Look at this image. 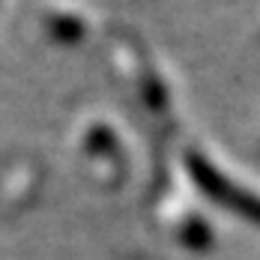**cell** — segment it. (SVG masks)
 Segmentation results:
<instances>
[{"mask_svg":"<svg viewBox=\"0 0 260 260\" xmlns=\"http://www.w3.org/2000/svg\"><path fill=\"white\" fill-rule=\"evenodd\" d=\"M185 161H188V171H191L194 182L207 191L215 204H221V207H228L231 212L242 215L245 221L260 224V194L242 188V185L234 182V180H228L209 158L198 156V153H188Z\"/></svg>","mask_w":260,"mask_h":260,"instance_id":"1","label":"cell"}]
</instances>
